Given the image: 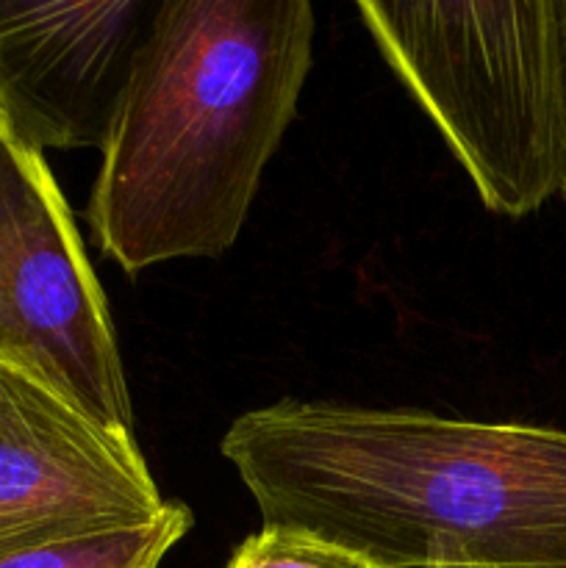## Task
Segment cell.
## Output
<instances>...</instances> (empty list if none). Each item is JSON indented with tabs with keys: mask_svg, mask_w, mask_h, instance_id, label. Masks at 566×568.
Returning a JSON list of instances; mask_svg holds the SVG:
<instances>
[{
	"mask_svg": "<svg viewBox=\"0 0 566 568\" xmlns=\"http://www.w3.org/2000/svg\"><path fill=\"white\" fill-rule=\"evenodd\" d=\"M358 14L488 211L525 216L564 192V0L358 3Z\"/></svg>",
	"mask_w": 566,
	"mask_h": 568,
	"instance_id": "obj_3",
	"label": "cell"
},
{
	"mask_svg": "<svg viewBox=\"0 0 566 568\" xmlns=\"http://www.w3.org/2000/svg\"><path fill=\"white\" fill-rule=\"evenodd\" d=\"M305 0H164L87 205L128 275L236 242L311 67Z\"/></svg>",
	"mask_w": 566,
	"mask_h": 568,
	"instance_id": "obj_2",
	"label": "cell"
},
{
	"mask_svg": "<svg viewBox=\"0 0 566 568\" xmlns=\"http://www.w3.org/2000/svg\"><path fill=\"white\" fill-rule=\"evenodd\" d=\"M433 568H483V566H433Z\"/></svg>",
	"mask_w": 566,
	"mask_h": 568,
	"instance_id": "obj_10",
	"label": "cell"
},
{
	"mask_svg": "<svg viewBox=\"0 0 566 568\" xmlns=\"http://www.w3.org/2000/svg\"><path fill=\"white\" fill-rule=\"evenodd\" d=\"M222 455L264 527L381 568H566V430L283 399Z\"/></svg>",
	"mask_w": 566,
	"mask_h": 568,
	"instance_id": "obj_1",
	"label": "cell"
},
{
	"mask_svg": "<svg viewBox=\"0 0 566 568\" xmlns=\"http://www.w3.org/2000/svg\"><path fill=\"white\" fill-rule=\"evenodd\" d=\"M189 527L192 510L183 503H166L150 525L28 549L0 558V568H159Z\"/></svg>",
	"mask_w": 566,
	"mask_h": 568,
	"instance_id": "obj_7",
	"label": "cell"
},
{
	"mask_svg": "<svg viewBox=\"0 0 566 568\" xmlns=\"http://www.w3.org/2000/svg\"><path fill=\"white\" fill-rule=\"evenodd\" d=\"M164 505L137 438L0 358V558L150 525Z\"/></svg>",
	"mask_w": 566,
	"mask_h": 568,
	"instance_id": "obj_5",
	"label": "cell"
},
{
	"mask_svg": "<svg viewBox=\"0 0 566 568\" xmlns=\"http://www.w3.org/2000/svg\"><path fill=\"white\" fill-rule=\"evenodd\" d=\"M0 358L133 438L109 303L42 153L0 125Z\"/></svg>",
	"mask_w": 566,
	"mask_h": 568,
	"instance_id": "obj_4",
	"label": "cell"
},
{
	"mask_svg": "<svg viewBox=\"0 0 566 568\" xmlns=\"http://www.w3.org/2000/svg\"><path fill=\"white\" fill-rule=\"evenodd\" d=\"M225 568H381L364 555L311 532L261 527L233 552Z\"/></svg>",
	"mask_w": 566,
	"mask_h": 568,
	"instance_id": "obj_8",
	"label": "cell"
},
{
	"mask_svg": "<svg viewBox=\"0 0 566 568\" xmlns=\"http://www.w3.org/2000/svg\"><path fill=\"white\" fill-rule=\"evenodd\" d=\"M564 31H566V0H564ZM560 197L566 200V183H564V192H560Z\"/></svg>",
	"mask_w": 566,
	"mask_h": 568,
	"instance_id": "obj_9",
	"label": "cell"
},
{
	"mask_svg": "<svg viewBox=\"0 0 566 568\" xmlns=\"http://www.w3.org/2000/svg\"><path fill=\"white\" fill-rule=\"evenodd\" d=\"M159 0H0V125L26 148L109 139Z\"/></svg>",
	"mask_w": 566,
	"mask_h": 568,
	"instance_id": "obj_6",
	"label": "cell"
}]
</instances>
